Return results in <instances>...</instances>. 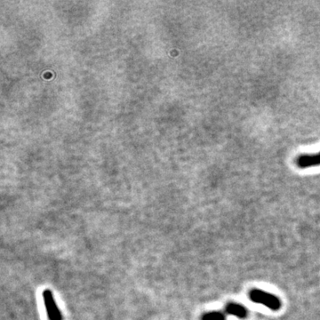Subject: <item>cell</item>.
Listing matches in <instances>:
<instances>
[{"label": "cell", "instance_id": "obj_5", "mask_svg": "<svg viewBox=\"0 0 320 320\" xmlns=\"http://www.w3.org/2000/svg\"><path fill=\"white\" fill-rule=\"evenodd\" d=\"M201 320H226V315L221 311H210L202 316Z\"/></svg>", "mask_w": 320, "mask_h": 320}, {"label": "cell", "instance_id": "obj_4", "mask_svg": "<svg viewBox=\"0 0 320 320\" xmlns=\"http://www.w3.org/2000/svg\"><path fill=\"white\" fill-rule=\"evenodd\" d=\"M225 312L229 315L235 316L240 320H246L248 316V311L244 305L236 302H229L225 307Z\"/></svg>", "mask_w": 320, "mask_h": 320}, {"label": "cell", "instance_id": "obj_3", "mask_svg": "<svg viewBox=\"0 0 320 320\" xmlns=\"http://www.w3.org/2000/svg\"><path fill=\"white\" fill-rule=\"evenodd\" d=\"M296 164L298 168L301 169L320 166V152L313 155H301L297 158Z\"/></svg>", "mask_w": 320, "mask_h": 320}, {"label": "cell", "instance_id": "obj_2", "mask_svg": "<svg viewBox=\"0 0 320 320\" xmlns=\"http://www.w3.org/2000/svg\"><path fill=\"white\" fill-rule=\"evenodd\" d=\"M42 297H43L46 311L48 313V320H62V312L56 304L52 291L49 289H46L42 294Z\"/></svg>", "mask_w": 320, "mask_h": 320}, {"label": "cell", "instance_id": "obj_1", "mask_svg": "<svg viewBox=\"0 0 320 320\" xmlns=\"http://www.w3.org/2000/svg\"><path fill=\"white\" fill-rule=\"evenodd\" d=\"M249 298L254 303L263 304L273 311H278L282 306V302L278 297L261 289L251 290L249 292Z\"/></svg>", "mask_w": 320, "mask_h": 320}]
</instances>
